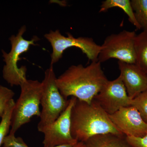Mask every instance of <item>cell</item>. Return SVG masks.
<instances>
[{"instance_id": "cell-1", "label": "cell", "mask_w": 147, "mask_h": 147, "mask_svg": "<svg viewBox=\"0 0 147 147\" xmlns=\"http://www.w3.org/2000/svg\"><path fill=\"white\" fill-rule=\"evenodd\" d=\"M100 62H92L87 66L72 65L57 78L56 84L61 94L90 103L108 81Z\"/></svg>"}, {"instance_id": "cell-2", "label": "cell", "mask_w": 147, "mask_h": 147, "mask_svg": "<svg viewBox=\"0 0 147 147\" xmlns=\"http://www.w3.org/2000/svg\"><path fill=\"white\" fill-rule=\"evenodd\" d=\"M71 133L77 142L84 143L92 137L101 134L124 135L94 99L88 103L76 99L71 110Z\"/></svg>"}, {"instance_id": "cell-3", "label": "cell", "mask_w": 147, "mask_h": 147, "mask_svg": "<svg viewBox=\"0 0 147 147\" xmlns=\"http://www.w3.org/2000/svg\"><path fill=\"white\" fill-rule=\"evenodd\" d=\"M21 92L15 102L11 114L9 134L15 135L17 130L30 122L34 116L39 117L42 83L38 80H26L20 85Z\"/></svg>"}, {"instance_id": "cell-4", "label": "cell", "mask_w": 147, "mask_h": 147, "mask_svg": "<svg viewBox=\"0 0 147 147\" xmlns=\"http://www.w3.org/2000/svg\"><path fill=\"white\" fill-rule=\"evenodd\" d=\"M57 78L53 65H51L45 71L44 79L41 82L40 104L42 110L40 120L38 124V131L54 122L68 105L69 100L65 99L58 89L56 84Z\"/></svg>"}, {"instance_id": "cell-5", "label": "cell", "mask_w": 147, "mask_h": 147, "mask_svg": "<svg viewBox=\"0 0 147 147\" xmlns=\"http://www.w3.org/2000/svg\"><path fill=\"white\" fill-rule=\"evenodd\" d=\"M26 30V26H23L19 29L16 35H13L9 38L11 47L9 53L2 50L5 63L3 69V78L11 86H20L26 80V67L23 66L18 68L17 63L20 55L27 52L31 45H35L34 42L39 40L37 36H34L30 40L24 39L23 35Z\"/></svg>"}, {"instance_id": "cell-6", "label": "cell", "mask_w": 147, "mask_h": 147, "mask_svg": "<svg viewBox=\"0 0 147 147\" xmlns=\"http://www.w3.org/2000/svg\"><path fill=\"white\" fill-rule=\"evenodd\" d=\"M44 37L50 42L53 48L51 65L57 62L62 57L64 51L71 47L79 48L91 62L98 61L101 45L97 44L92 38H75L69 32L67 33V36H65L59 30L50 31L49 33L45 34Z\"/></svg>"}, {"instance_id": "cell-7", "label": "cell", "mask_w": 147, "mask_h": 147, "mask_svg": "<svg viewBox=\"0 0 147 147\" xmlns=\"http://www.w3.org/2000/svg\"><path fill=\"white\" fill-rule=\"evenodd\" d=\"M134 31L123 30L118 33L113 34L106 37L101 45L98 61L100 63L111 59L127 63L136 64Z\"/></svg>"}, {"instance_id": "cell-8", "label": "cell", "mask_w": 147, "mask_h": 147, "mask_svg": "<svg viewBox=\"0 0 147 147\" xmlns=\"http://www.w3.org/2000/svg\"><path fill=\"white\" fill-rule=\"evenodd\" d=\"M77 98L71 97L68 105L60 115L53 123L44 127L39 131L44 134L42 144L44 147H53L59 145L75 144L77 142L71 133V113Z\"/></svg>"}, {"instance_id": "cell-9", "label": "cell", "mask_w": 147, "mask_h": 147, "mask_svg": "<svg viewBox=\"0 0 147 147\" xmlns=\"http://www.w3.org/2000/svg\"><path fill=\"white\" fill-rule=\"evenodd\" d=\"M94 100L108 115H111L123 107L131 106L132 99L127 94L120 76L108 81Z\"/></svg>"}, {"instance_id": "cell-10", "label": "cell", "mask_w": 147, "mask_h": 147, "mask_svg": "<svg viewBox=\"0 0 147 147\" xmlns=\"http://www.w3.org/2000/svg\"><path fill=\"white\" fill-rule=\"evenodd\" d=\"M109 117L115 126L125 136L142 137L147 133V123L133 106L121 108Z\"/></svg>"}, {"instance_id": "cell-11", "label": "cell", "mask_w": 147, "mask_h": 147, "mask_svg": "<svg viewBox=\"0 0 147 147\" xmlns=\"http://www.w3.org/2000/svg\"><path fill=\"white\" fill-rule=\"evenodd\" d=\"M120 76L127 94L133 99L147 90V74L135 64L118 61Z\"/></svg>"}, {"instance_id": "cell-12", "label": "cell", "mask_w": 147, "mask_h": 147, "mask_svg": "<svg viewBox=\"0 0 147 147\" xmlns=\"http://www.w3.org/2000/svg\"><path fill=\"white\" fill-rule=\"evenodd\" d=\"M84 143V147H131L125 136L112 134L96 135Z\"/></svg>"}, {"instance_id": "cell-13", "label": "cell", "mask_w": 147, "mask_h": 147, "mask_svg": "<svg viewBox=\"0 0 147 147\" xmlns=\"http://www.w3.org/2000/svg\"><path fill=\"white\" fill-rule=\"evenodd\" d=\"M118 7L123 10L128 17V20L137 30H141V27L136 20L131 1L129 0H106L103 1L100 6L99 12H106L110 9Z\"/></svg>"}, {"instance_id": "cell-14", "label": "cell", "mask_w": 147, "mask_h": 147, "mask_svg": "<svg viewBox=\"0 0 147 147\" xmlns=\"http://www.w3.org/2000/svg\"><path fill=\"white\" fill-rule=\"evenodd\" d=\"M136 65L147 74V30L136 35L134 40Z\"/></svg>"}, {"instance_id": "cell-15", "label": "cell", "mask_w": 147, "mask_h": 147, "mask_svg": "<svg viewBox=\"0 0 147 147\" xmlns=\"http://www.w3.org/2000/svg\"><path fill=\"white\" fill-rule=\"evenodd\" d=\"M136 20L143 30H147V0H131Z\"/></svg>"}, {"instance_id": "cell-16", "label": "cell", "mask_w": 147, "mask_h": 147, "mask_svg": "<svg viewBox=\"0 0 147 147\" xmlns=\"http://www.w3.org/2000/svg\"><path fill=\"white\" fill-rule=\"evenodd\" d=\"M15 102L11 99L7 104L5 112L1 118L0 122V147L3 145L4 139L10 131L11 114L13 111Z\"/></svg>"}, {"instance_id": "cell-17", "label": "cell", "mask_w": 147, "mask_h": 147, "mask_svg": "<svg viewBox=\"0 0 147 147\" xmlns=\"http://www.w3.org/2000/svg\"><path fill=\"white\" fill-rule=\"evenodd\" d=\"M131 106L138 110L143 120L147 123V90L132 99Z\"/></svg>"}, {"instance_id": "cell-18", "label": "cell", "mask_w": 147, "mask_h": 147, "mask_svg": "<svg viewBox=\"0 0 147 147\" xmlns=\"http://www.w3.org/2000/svg\"><path fill=\"white\" fill-rule=\"evenodd\" d=\"M14 95L13 90L0 85V117H2L7 104L13 99Z\"/></svg>"}, {"instance_id": "cell-19", "label": "cell", "mask_w": 147, "mask_h": 147, "mask_svg": "<svg viewBox=\"0 0 147 147\" xmlns=\"http://www.w3.org/2000/svg\"><path fill=\"white\" fill-rule=\"evenodd\" d=\"M2 147H29L21 137L9 134L5 138Z\"/></svg>"}, {"instance_id": "cell-20", "label": "cell", "mask_w": 147, "mask_h": 147, "mask_svg": "<svg viewBox=\"0 0 147 147\" xmlns=\"http://www.w3.org/2000/svg\"><path fill=\"white\" fill-rule=\"evenodd\" d=\"M125 139L131 147H147V133L143 137L125 136Z\"/></svg>"}, {"instance_id": "cell-21", "label": "cell", "mask_w": 147, "mask_h": 147, "mask_svg": "<svg viewBox=\"0 0 147 147\" xmlns=\"http://www.w3.org/2000/svg\"><path fill=\"white\" fill-rule=\"evenodd\" d=\"M63 144L59 145V146H55L53 147H73L76 144Z\"/></svg>"}, {"instance_id": "cell-22", "label": "cell", "mask_w": 147, "mask_h": 147, "mask_svg": "<svg viewBox=\"0 0 147 147\" xmlns=\"http://www.w3.org/2000/svg\"><path fill=\"white\" fill-rule=\"evenodd\" d=\"M85 143L84 142H78L73 147H84Z\"/></svg>"}]
</instances>
